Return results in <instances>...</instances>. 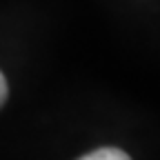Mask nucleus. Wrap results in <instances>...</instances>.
Instances as JSON below:
<instances>
[{"label": "nucleus", "instance_id": "f257e3e1", "mask_svg": "<svg viewBox=\"0 0 160 160\" xmlns=\"http://www.w3.org/2000/svg\"><path fill=\"white\" fill-rule=\"evenodd\" d=\"M80 160H131L122 149H116V147H102V149H96L89 151L87 156H82Z\"/></svg>", "mask_w": 160, "mask_h": 160}, {"label": "nucleus", "instance_id": "f03ea898", "mask_svg": "<svg viewBox=\"0 0 160 160\" xmlns=\"http://www.w3.org/2000/svg\"><path fill=\"white\" fill-rule=\"evenodd\" d=\"M5 100H7V80H5L2 73H0V107L5 105Z\"/></svg>", "mask_w": 160, "mask_h": 160}]
</instances>
